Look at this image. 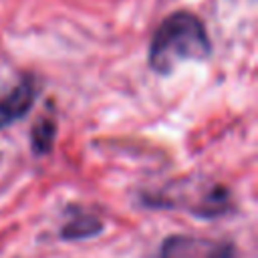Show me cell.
Instances as JSON below:
<instances>
[{
  "label": "cell",
  "mask_w": 258,
  "mask_h": 258,
  "mask_svg": "<svg viewBox=\"0 0 258 258\" xmlns=\"http://www.w3.org/2000/svg\"><path fill=\"white\" fill-rule=\"evenodd\" d=\"M212 52L204 22L185 10L169 14L155 30L149 46V64L159 75H169L187 60H206Z\"/></svg>",
  "instance_id": "6da1fadb"
},
{
  "label": "cell",
  "mask_w": 258,
  "mask_h": 258,
  "mask_svg": "<svg viewBox=\"0 0 258 258\" xmlns=\"http://www.w3.org/2000/svg\"><path fill=\"white\" fill-rule=\"evenodd\" d=\"M36 99V85L30 77L20 79L12 87L0 93V129L20 121Z\"/></svg>",
  "instance_id": "3957f363"
},
{
  "label": "cell",
  "mask_w": 258,
  "mask_h": 258,
  "mask_svg": "<svg viewBox=\"0 0 258 258\" xmlns=\"http://www.w3.org/2000/svg\"><path fill=\"white\" fill-rule=\"evenodd\" d=\"M159 258H236V252L230 244L224 242L173 236L161 246Z\"/></svg>",
  "instance_id": "7a4b0ae2"
},
{
  "label": "cell",
  "mask_w": 258,
  "mask_h": 258,
  "mask_svg": "<svg viewBox=\"0 0 258 258\" xmlns=\"http://www.w3.org/2000/svg\"><path fill=\"white\" fill-rule=\"evenodd\" d=\"M99 230H101V222H99L97 218L81 216V218L69 222V224L62 228V238H67V240L89 238V236H95Z\"/></svg>",
  "instance_id": "277c9868"
},
{
  "label": "cell",
  "mask_w": 258,
  "mask_h": 258,
  "mask_svg": "<svg viewBox=\"0 0 258 258\" xmlns=\"http://www.w3.org/2000/svg\"><path fill=\"white\" fill-rule=\"evenodd\" d=\"M54 123L44 119V121H38L36 127L32 129V135H30V143H32V149L34 153H46L52 145V139H54Z\"/></svg>",
  "instance_id": "5b68a950"
}]
</instances>
